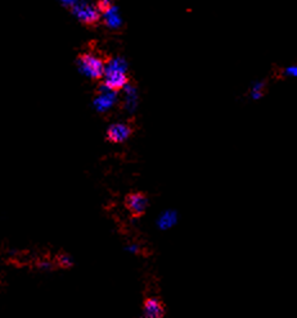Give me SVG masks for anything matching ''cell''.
Instances as JSON below:
<instances>
[{
	"instance_id": "3",
	"label": "cell",
	"mask_w": 297,
	"mask_h": 318,
	"mask_svg": "<svg viewBox=\"0 0 297 318\" xmlns=\"http://www.w3.org/2000/svg\"><path fill=\"white\" fill-rule=\"evenodd\" d=\"M125 206L131 217L139 218L145 213V210L148 208V198L141 191L130 192L125 198Z\"/></svg>"
},
{
	"instance_id": "2",
	"label": "cell",
	"mask_w": 297,
	"mask_h": 318,
	"mask_svg": "<svg viewBox=\"0 0 297 318\" xmlns=\"http://www.w3.org/2000/svg\"><path fill=\"white\" fill-rule=\"evenodd\" d=\"M104 76H106V78H104L103 86L107 90H110L111 93H117V91L122 90L129 82V77L125 74V71L115 63H111L110 67H106Z\"/></svg>"
},
{
	"instance_id": "9",
	"label": "cell",
	"mask_w": 297,
	"mask_h": 318,
	"mask_svg": "<svg viewBox=\"0 0 297 318\" xmlns=\"http://www.w3.org/2000/svg\"><path fill=\"white\" fill-rule=\"evenodd\" d=\"M38 267L40 269H42V271H50V269H53L54 264L50 261H48V259H42V261H40L38 263Z\"/></svg>"
},
{
	"instance_id": "8",
	"label": "cell",
	"mask_w": 297,
	"mask_h": 318,
	"mask_svg": "<svg viewBox=\"0 0 297 318\" xmlns=\"http://www.w3.org/2000/svg\"><path fill=\"white\" fill-rule=\"evenodd\" d=\"M96 7H97V9H98L99 13H103V14L111 13V12L115 9L113 4L111 3V1H108V0H100V1H98V3H97Z\"/></svg>"
},
{
	"instance_id": "5",
	"label": "cell",
	"mask_w": 297,
	"mask_h": 318,
	"mask_svg": "<svg viewBox=\"0 0 297 318\" xmlns=\"http://www.w3.org/2000/svg\"><path fill=\"white\" fill-rule=\"evenodd\" d=\"M133 127L129 123H113L110 129L107 130V140L112 144H120L127 140L133 135Z\"/></svg>"
},
{
	"instance_id": "6",
	"label": "cell",
	"mask_w": 297,
	"mask_h": 318,
	"mask_svg": "<svg viewBox=\"0 0 297 318\" xmlns=\"http://www.w3.org/2000/svg\"><path fill=\"white\" fill-rule=\"evenodd\" d=\"M165 309L159 299L157 298H149L143 305V318H163Z\"/></svg>"
},
{
	"instance_id": "4",
	"label": "cell",
	"mask_w": 297,
	"mask_h": 318,
	"mask_svg": "<svg viewBox=\"0 0 297 318\" xmlns=\"http://www.w3.org/2000/svg\"><path fill=\"white\" fill-rule=\"evenodd\" d=\"M72 13L82 22L84 25L93 26L98 23L100 19V13L98 12L96 5L86 3H75V5L71 8Z\"/></svg>"
},
{
	"instance_id": "7",
	"label": "cell",
	"mask_w": 297,
	"mask_h": 318,
	"mask_svg": "<svg viewBox=\"0 0 297 318\" xmlns=\"http://www.w3.org/2000/svg\"><path fill=\"white\" fill-rule=\"evenodd\" d=\"M57 264L62 267V268H70V267L74 266V261L66 253H60V254L57 255Z\"/></svg>"
},
{
	"instance_id": "1",
	"label": "cell",
	"mask_w": 297,
	"mask_h": 318,
	"mask_svg": "<svg viewBox=\"0 0 297 318\" xmlns=\"http://www.w3.org/2000/svg\"><path fill=\"white\" fill-rule=\"evenodd\" d=\"M78 66L82 74L88 75L94 80H100L106 72V63L102 58L92 53H82L78 58Z\"/></svg>"
}]
</instances>
